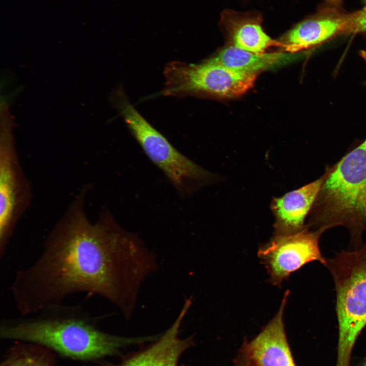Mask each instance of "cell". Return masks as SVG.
<instances>
[{
    "mask_svg": "<svg viewBox=\"0 0 366 366\" xmlns=\"http://www.w3.org/2000/svg\"><path fill=\"white\" fill-rule=\"evenodd\" d=\"M88 188L82 189L54 225L37 260L16 272L11 290L21 316L85 293L105 298L128 318L143 281L157 269L139 236L124 230L109 211L89 220Z\"/></svg>",
    "mask_w": 366,
    "mask_h": 366,
    "instance_id": "cell-1",
    "label": "cell"
},
{
    "mask_svg": "<svg viewBox=\"0 0 366 366\" xmlns=\"http://www.w3.org/2000/svg\"><path fill=\"white\" fill-rule=\"evenodd\" d=\"M1 322L0 337L27 342L73 359L94 360L116 353L143 339L119 337L100 330L98 318L77 305L63 303L42 309L33 316Z\"/></svg>",
    "mask_w": 366,
    "mask_h": 366,
    "instance_id": "cell-2",
    "label": "cell"
},
{
    "mask_svg": "<svg viewBox=\"0 0 366 366\" xmlns=\"http://www.w3.org/2000/svg\"><path fill=\"white\" fill-rule=\"evenodd\" d=\"M328 175L308 215L307 225L322 233L342 226L354 249L366 230V138L337 163Z\"/></svg>",
    "mask_w": 366,
    "mask_h": 366,
    "instance_id": "cell-3",
    "label": "cell"
},
{
    "mask_svg": "<svg viewBox=\"0 0 366 366\" xmlns=\"http://www.w3.org/2000/svg\"><path fill=\"white\" fill-rule=\"evenodd\" d=\"M337 294L339 335L336 366H350L353 348L366 325V245L326 258Z\"/></svg>",
    "mask_w": 366,
    "mask_h": 366,
    "instance_id": "cell-4",
    "label": "cell"
},
{
    "mask_svg": "<svg viewBox=\"0 0 366 366\" xmlns=\"http://www.w3.org/2000/svg\"><path fill=\"white\" fill-rule=\"evenodd\" d=\"M113 98L120 114L143 151L180 196L190 195L214 179L212 173L182 154L154 128L131 103L123 89L117 90Z\"/></svg>",
    "mask_w": 366,
    "mask_h": 366,
    "instance_id": "cell-5",
    "label": "cell"
},
{
    "mask_svg": "<svg viewBox=\"0 0 366 366\" xmlns=\"http://www.w3.org/2000/svg\"><path fill=\"white\" fill-rule=\"evenodd\" d=\"M163 73L161 95L179 98L239 97L253 86L257 77L231 70L211 58L199 64L170 62Z\"/></svg>",
    "mask_w": 366,
    "mask_h": 366,
    "instance_id": "cell-6",
    "label": "cell"
},
{
    "mask_svg": "<svg viewBox=\"0 0 366 366\" xmlns=\"http://www.w3.org/2000/svg\"><path fill=\"white\" fill-rule=\"evenodd\" d=\"M12 126L4 121L0 135V256L29 208L32 189L20 162Z\"/></svg>",
    "mask_w": 366,
    "mask_h": 366,
    "instance_id": "cell-7",
    "label": "cell"
},
{
    "mask_svg": "<svg viewBox=\"0 0 366 366\" xmlns=\"http://www.w3.org/2000/svg\"><path fill=\"white\" fill-rule=\"evenodd\" d=\"M322 234L308 226L297 233L273 235L261 245L258 257L269 276V282L280 286L290 274L307 263L318 261L324 265L326 258L321 254L319 241Z\"/></svg>",
    "mask_w": 366,
    "mask_h": 366,
    "instance_id": "cell-8",
    "label": "cell"
},
{
    "mask_svg": "<svg viewBox=\"0 0 366 366\" xmlns=\"http://www.w3.org/2000/svg\"><path fill=\"white\" fill-rule=\"evenodd\" d=\"M350 14L327 8L300 21L282 37L284 51L295 53L320 45L345 33Z\"/></svg>",
    "mask_w": 366,
    "mask_h": 366,
    "instance_id": "cell-9",
    "label": "cell"
},
{
    "mask_svg": "<svg viewBox=\"0 0 366 366\" xmlns=\"http://www.w3.org/2000/svg\"><path fill=\"white\" fill-rule=\"evenodd\" d=\"M328 175L326 167L319 178L280 197L273 198L270 208L275 218L273 235H289L307 227L305 220Z\"/></svg>",
    "mask_w": 366,
    "mask_h": 366,
    "instance_id": "cell-10",
    "label": "cell"
},
{
    "mask_svg": "<svg viewBox=\"0 0 366 366\" xmlns=\"http://www.w3.org/2000/svg\"><path fill=\"white\" fill-rule=\"evenodd\" d=\"M289 294V290L285 292L277 314L246 347L245 352L255 366H296L283 319Z\"/></svg>",
    "mask_w": 366,
    "mask_h": 366,
    "instance_id": "cell-11",
    "label": "cell"
},
{
    "mask_svg": "<svg viewBox=\"0 0 366 366\" xmlns=\"http://www.w3.org/2000/svg\"><path fill=\"white\" fill-rule=\"evenodd\" d=\"M187 299L178 316L163 336L149 347L118 364L106 363L102 366H177L182 353L191 344V339H181L178 331L182 320L191 305Z\"/></svg>",
    "mask_w": 366,
    "mask_h": 366,
    "instance_id": "cell-12",
    "label": "cell"
},
{
    "mask_svg": "<svg viewBox=\"0 0 366 366\" xmlns=\"http://www.w3.org/2000/svg\"><path fill=\"white\" fill-rule=\"evenodd\" d=\"M262 20L255 13L226 10L221 14L220 24L231 44L242 50L260 54L272 47H282L280 41L273 39L264 31Z\"/></svg>",
    "mask_w": 366,
    "mask_h": 366,
    "instance_id": "cell-13",
    "label": "cell"
},
{
    "mask_svg": "<svg viewBox=\"0 0 366 366\" xmlns=\"http://www.w3.org/2000/svg\"><path fill=\"white\" fill-rule=\"evenodd\" d=\"M283 52L255 53L247 51L231 44L222 49L215 56L214 60L235 71L257 75L285 60Z\"/></svg>",
    "mask_w": 366,
    "mask_h": 366,
    "instance_id": "cell-14",
    "label": "cell"
},
{
    "mask_svg": "<svg viewBox=\"0 0 366 366\" xmlns=\"http://www.w3.org/2000/svg\"><path fill=\"white\" fill-rule=\"evenodd\" d=\"M55 362L48 348L37 344H20L8 351L1 366H54Z\"/></svg>",
    "mask_w": 366,
    "mask_h": 366,
    "instance_id": "cell-15",
    "label": "cell"
},
{
    "mask_svg": "<svg viewBox=\"0 0 366 366\" xmlns=\"http://www.w3.org/2000/svg\"><path fill=\"white\" fill-rule=\"evenodd\" d=\"M345 33H366V5L361 10L350 14Z\"/></svg>",
    "mask_w": 366,
    "mask_h": 366,
    "instance_id": "cell-16",
    "label": "cell"
},
{
    "mask_svg": "<svg viewBox=\"0 0 366 366\" xmlns=\"http://www.w3.org/2000/svg\"><path fill=\"white\" fill-rule=\"evenodd\" d=\"M235 366H255L245 352L244 356L240 358Z\"/></svg>",
    "mask_w": 366,
    "mask_h": 366,
    "instance_id": "cell-17",
    "label": "cell"
},
{
    "mask_svg": "<svg viewBox=\"0 0 366 366\" xmlns=\"http://www.w3.org/2000/svg\"><path fill=\"white\" fill-rule=\"evenodd\" d=\"M342 0H326L332 8L338 7L342 3Z\"/></svg>",
    "mask_w": 366,
    "mask_h": 366,
    "instance_id": "cell-18",
    "label": "cell"
},
{
    "mask_svg": "<svg viewBox=\"0 0 366 366\" xmlns=\"http://www.w3.org/2000/svg\"><path fill=\"white\" fill-rule=\"evenodd\" d=\"M360 54L361 57L363 59V60L366 63V50L360 51Z\"/></svg>",
    "mask_w": 366,
    "mask_h": 366,
    "instance_id": "cell-19",
    "label": "cell"
},
{
    "mask_svg": "<svg viewBox=\"0 0 366 366\" xmlns=\"http://www.w3.org/2000/svg\"><path fill=\"white\" fill-rule=\"evenodd\" d=\"M360 366H366V357Z\"/></svg>",
    "mask_w": 366,
    "mask_h": 366,
    "instance_id": "cell-20",
    "label": "cell"
},
{
    "mask_svg": "<svg viewBox=\"0 0 366 366\" xmlns=\"http://www.w3.org/2000/svg\"><path fill=\"white\" fill-rule=\"evenodd\" d=\"M363 2L366 5V0H362Z\"/></svg>",
    "mask_w": 366,
    "mask_h": 366,
    "instance_id": "cell-21",
    "label": "cell"
}]
</instances>
